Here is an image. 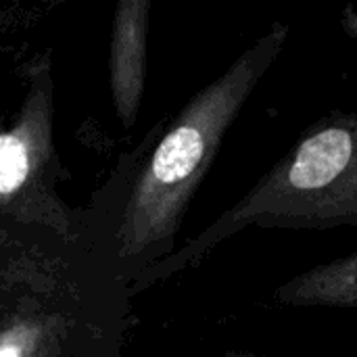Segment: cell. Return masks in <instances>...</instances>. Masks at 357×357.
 Here are the masks:
<instances>
[{
  "mask_svg": "<svg viewBox=\"0 0 357 357\" xmlns=\"http://www.w3.org/2000/svg\"><path fill=\"white\" fill-rule=\"evenodd\" d=\"M261 215L307 220L357 215V130L337 123L305 138L291 165L278 169L270 182L205 232L192 245V255Z\"/></svg>",
  "mask_w": 357,
  "mask_h": 357,
  "instance_id": "obj_2",
  "label": "cell"
},
{
  "mask_svg": "<svg viewBox=\"0 0 357 357\" xmlns=\"http://www.w3.org/2000/svg\"><path fill=\"white\" fill-rule=\"evenodd\" d=\"M48 100L38 94L19 121L0 132V205L15 201L33 180L48 146Z\"/></svg>",
  "mask_w": 357,
  "mask_h": 357,
  "instance_id": "obj_4",
  "label": "cell"
},
{
  "mask_svg": "<svg viewBox=\"0 0 357 357\" xmlns=\"http://www.w3.org/2000/svg\"><path fill=\"white\" fill-rule=\"evenodd\" d=\"M146 2L126 0L119 4L111 38V88L117 113L126 126L136 117L144 84Z\"/></svg>",
  "mask_w": 357,
  "mask_h": 357,
  "instance_id": "obj_3",
  "label": "cell"
},
{
  "mask_svg": "<svg viewBox=\"0 0 357 357\" xmlns=\"http://www.w3.org/2000/svg\"><path fill=\"white\" fill-rule=\"evenodd\" d=\"M282 38V31L264 38L220 82L203 90L163 136L128 201L119 228L123 255L157 253L172 243L215 144L278 52Z\"/></svg>",
  "mask_w": 357,
  "mask_h": 357,
  "instance_id": "obj_1",
  "label": "cell"
},
{
  "mask_svg": "<svg viewBox=\"0 0 357 357\" xmlns=\"http://www.w3.org/2000/svg\"><path fill=\"white\" fill-rule=\"evenodd\" d=\"M48 333L31 318H10L0 324V357H46Z\"/></svg>",
  "mask_w": 357,
  "mask_h": 357,
  "instance_id": "obj_5",
  "label": "cell"
}]
</instances>
